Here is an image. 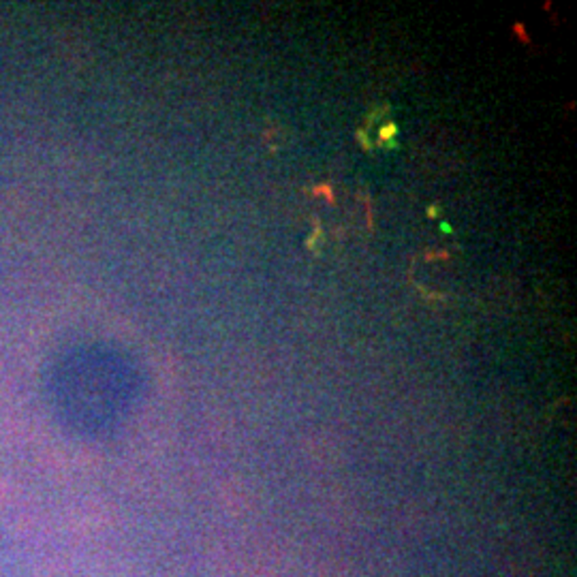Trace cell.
<instances>
[{
	"mask_svg": "<svg viewBox=\"0 0 577 577\" xmlns=\"http://www.w3.org/2000/svg\"><path fill=\"white\" fill-rule=\"evenodd\" d=\"M314 193H323V195H325V199L334 203V193H331V189H329V187H319V189H314Z\"/></svg>",
	"mask_w": 577,
	"mask_h": 577,
	"instance_id": "cell-1",
	"label": "cell"
},
{
	"mask_svg": "<svg viewBox=\"0 0 577 577\" xmlns=\"http://www.w3.org/2000/svg\"><path fill=\"white\" fill-rule=\"evenodd\" d=\"M393 133H396V128H393V126H387V128L383 130V137H391Z\"/></svg>",
	"mask_w": 577,
	"mask_h": 577,
	"instance_id": "cell-2",
	"label": "cell"
}]
</instances>
